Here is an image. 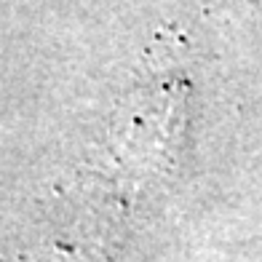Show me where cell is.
I'll use <instances>...</instances> for the list:
<instances>
[{
    "instance_id": "1",
    "label": "cell",
    "mask_w": 262,
    "mask_h": 262,
    "mask_svg": "<svg viewBox=\"0 0 262 262\" xmlns=\"http://www.w3.org/2000/svg\"><path fill=\"white\" fill-rule=\"evenodd\" d=\"M187 86L174 51H150L147 70L118 107L102 161L91 169L94 198L104 206H137L177 171L185 142Z\"/></svg>"
}]
</instances>
